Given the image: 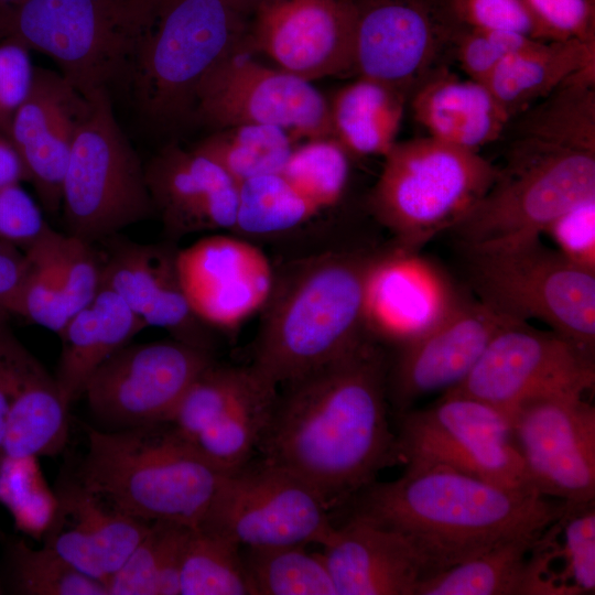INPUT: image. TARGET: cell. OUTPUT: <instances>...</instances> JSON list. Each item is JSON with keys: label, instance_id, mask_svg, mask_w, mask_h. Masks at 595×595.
<instances>
[{"label": "cell", "instance_id": "1", "mask_svg": "<svg viewBox=\"0 0 595 595\" xmlns=\"http://www.w3.org/2000/svg\"><path fill=\"white\" fill-rule=\"evenodd\" d=\"M389 366L380 342L366 333L338 358L285 385L258 446L262 461L300 477L329 509L400 464Z\"/></svg>", "mask_w": 595, "mask_h": 595}, {"label": "cell", "instance_id": "2", "mask_svg": "<svg viewBox=\"0 0 595 595\" xmlns=\"http://www.w3.org/2000/svg\"><path fill=\"white\" fill-rule=\"evenodd\" d=\"M502 167L452 229L465 249L540 238L565 210L595 197V72H580L516 116Z\"/></svg>", "mask_w": 595, "mask_h": 595}, {"label": "cell", "instance_id": "3", "mask_svg": "<svg viewBox=\"0 0 595 595\" xmlns=\"http://www.w3.org/2000/svg\"><path fill=\"white\" fill-rule=\"evenodd\" d=\"M346 504L348 516L403 536L421 558L424 580L508 540L540 536L566 507L444 467H405L399 478L375 480Z\"/></svg>", "mask_w": 595, "mask_h": 595}, {"label": "cell", "instance_id": "4", "mask_svg": "<svg viewBox=\"0 0 595 595\" xmlns=\"http://www.w3.org/2000/svg\"><path fill=\"white\" fill-rule=\"evenodd\" d=\"M391 246L325 250L274 271L251 366L279 387L350 349L367 333L368 277Z\"/></svg>", "mask_w": 595, "mask_h": 595}, {"label": "cell", "instance_id": "5", "mask_svg": "<svg viewBox=\"0 0 595 595\" xmlns=\"http://www.w3.org/2000/svg\"><path fill=\"white\" fill-rule=\"evenodd\" d=\"M86 432L77 480L87 490L147 522L201 526L226 473L172 425Z\"/></svg>", "mask_w": 595, "mask_h": 595}, {"label": "cell", "instance_id": "6", "mask_svg": "<svg viewBox=\"0 0 595 595\" xmlns=\"http://www.w3.org/2000/svg\"><path fill=\"white\" fill-rule=\"evenodd\" d=\"M250 19L230 0H158L128 79L141 116L162 130L193 121L201 79L247 50Z\"/></svg>", "mask_w": 595, "mask_h": 595}, {"label": "cell", "instance_id": "7", "mask_svg": "<svg viewBox=\"0 0 595 595\" xmlns=\"http://www.w3.org/2000/svg\"><path fill=\"white\" fill-rule=\"evenodd\" d=\"M158 0H21L0 10V39L48 55L87 98L129 79Z\"/></svg>", "mask_w": 595, "mask_h": 595}, {"label": "cell", "instance_id": "8", "mask_svg": "<svg viewBox=\"0 0 595 595\" xmlns=\"http://www.w3.org/2000/svg\"><path fill=\"white\" fill-rule=\"evenodd\" d=\"M497 166L478 152L429 136L396 142L383 156L368 206L401 250L416 252L455 227L482 199Z\"/></svg>", "mask_w": 595, "mask_h": 595}, {"label": "cell", "instance_id": "9", "mask_svg": "<svg viewBox=\"0 0 595 595\" xmlns=\"http://www.w3.org/2000/svg\"><path fill=\"white\" fill-rule=\"evenodd\" d=\"M465 250L479 301L516 321H540L594 357L595 270L540 238Z\"/></svg>", "mask_w": 595, "mask_h": 595}, {"label": "cell", "instance_id": "10", "mask_svg": "<svg viewBox=\"0 0 595 595\" xmlns=\"http://www.w3.org/2000/svg\"><path fill=\"white\" fill-rule=\"evenodd\" d=\"M62 187L67 234L96 244L154 214L144 166L115 117L110 93L88 97Z\"/></svg>", "mask_w": 595, "mask_h": 595}, {"label": "cell", "instance_id": "11", "mask_svg": "<svg viewBox=\"0 0 595 595\" xmlns=\"http://www.w3.org/2000/svg\"><path fill=\"white\" fill-rule=\"evenodd\" d=\"M400 463L444 467L521 490H533L510 419L479 400L443 394L425 409L397 413ZM537 493V491H536Z\"/></svg>", "mask_w": 595, "mask_h": 595}, {"label": "cell", "instance_id": "12", "mask_svg": "<svg viewBox=\"0 0 595 595\" xmlns=\"http://www.w3.org/2000/svg\"><path fill=\"white\" fill-rule=\"evenodd\" d=\"M328 510L304 480L262 461L224 475L199 528L246 549L322 545L334 528Z\"/></svg>", "mask_w": 595, "mask_h": 595}, {"label": "cell", "instance_id": "13", "mask_svg": "<svg viewBox=\"0 0 595 595\" xmlns=\"http://www.w3.org/2000/svg\"><path fill=\"white\" fill-rule=\"evenodd\" d=\"M193 121L214 130L268 125L306 140L332 138L328 101L312 82L262 65L246 48L224 56L203 76Z\"/></svg>", "mask_w": 595, "mask_h": 595}, {"label": "cell", "instance_id": "14", "mask_svg": "<svg viewBox=\"0 0 595 595\" xmlns=\"http://www.w3.org/2000/svg\"><path fill=\"white\" fill-rule=\"evenodd\" d=\"M594 382L593 356L551 329L515 321L498 331L469 374L443 394L479 400L511 419L529 400L587 392Z\"/></svg>", "mask_w": 595, "mask_h": 595}, {"label": "cell", "instance_id": "15", "mask_svg": "<svg viewBox=\"0 0 595 595\" xmlns=\"http://www.w3.org/2000/svg\"><path fill=\"white\" fill-rule=\"evenodd\" d=\"M355 68L408 98L428 77L447 67L462 26L448 0H353Z\"/></svg>", "mask_w": 595, "mask_h": 595}, {"label": "cell", "instance_id": "16", "mask_svg": "<svg viewBox=\"0 0 595 595\" xmlns=\"http://www.w3.org/2000/svg\"><path fill=\"white\" fill-rule=\"evenodd\" d=\"M212 351L174 339L128 344L104 361L84 394L91 413L112 430L167 422Z\"/></svg>", "mask_w": 595, "mask_h": 595}, {"label": "cell", "instance_id": "17", "mask_svg": "<svg viewBox=\"0 0 595 595\" xmlns=\"http://www.w3.org/2000/svg\"><path fill=\"white\" fill-rule=\"evenodd\" d=\"M585 393L566 391L529 400L510 419L529 483L543 497L595 500V408Z\"/></svg>", "mask_w": 595, "mask_h": 595}, {"label": "cell", "instance_id": "18", "mask_svg": "<svg viewBox=\"0 0 595 595\" xmlns=\"http://www.w3.org/2000/svg\"><path fill=\"white\" fill-rule=\"evenodd\" d=\"M353 0H271L251 17L246 47L305 80L356 73Z\"/></svg>", "mask_w": 595, "mask_h": 595}, {"label": "cell", "instance_id": "19", "mask_svg": "<svg viewBox=\"0 0 595 595\" xmlns=\"http://www.w3.org/2000/svg\"><path fill=\"white\" fill-rule=\"evenodd\" d=\"M176 268L185 298L207 326L232 329L268 301L274 270L253 244L226 235L178 249Z\"/></svg>", "mask_w": 595, "mask_h": 595}, {"label": "cell", "instance_id": "20", "mask_svg": "<svg viewBox=\"0 0 595 595\" xmlns=\"http://www.w3.org/2000/svg\"><path fill=\"white\" fill-rule=\"evenodd\" d=\"M515 321L479 300L459 299L430 331L399 346L388 371V399L396 412L410 409L424 394L459 383L498 331Z\"/></svg>", "mask_w": 595, "mask_h": 595}, {"label": "cell", "instance_id": "21", "mask_svg": "<svg viewBox=\"0 0 595 595\" xmlns=\"http://www.w3.org/2000/svg\"><path fill=\"white\" fill-rule=\"evenodd\" d=\"M101 286L117 293L147 327L212 351L209 326L192 311L183 292L172 242L141 244L115 235L104 240Z\"/></svg>", "mask_w": 595, "mask_h": 595}, {"label": "cell", "instance_id": "22", "mask_svg": "<svg viewBox=\"0 0 595 595\" xmlns=\"http://www.w3.org/2000/svg\"><path fill=\"white\" fill-rule=\"evenodd\" d=\"M91 101L61 73L35 66L31 91L17 111L11 139L43 207H62L69 153Z\"/></svg>", "mask_w": 595, "mask_h": 595}, {"label": "cell", "instance_id": "23", "mask_svg": "<svg viewBox=\"0 0 595 595\" xmlns=\"http://www.w3.org/2000/svg\"><path fill=\"white\" fill-rule=\"evenodd\" d=\"M144 175L154 213L170 238L235 229L239 184L209 158L172 143L149 161Z\"/></svg>", "mask_w": 595, "mask_h": 595}, {"label": "cell", "instance_id": "24", "mask_svg": "<svg viewBox=\"0 0 595 595\" xmlns=\"http://www.w3.org/2000/svg\"><path fill=\"white\" fill-rule=\"evenodd\" d=\"M458 300L432 263L392 244L367 280L365 329L379 342L402 346L435 326Z\"/></svg>", "mask_w": 595, "mask_h": 595}, {"label": "cell", "instance_id": "25", "mask_svg": "<svg viewBox=\"0 0 595 595\" xmlns=\"http://www.w3.org/2000/svg\"><path fill=\"white\" fill-rule=\"evenodd\" d=\"M56 496L55 515L42 538L44 547L106 586L151 522L119 510L78 480L62 485Z\"/></svg>", "mask_w": 595, "mask_h": 595}, {"label": "cell", "instance_id": "26", "mask_svg": "<svg viewBox=\"0 0 595 595\" xmlns=\"http://www.w3.org/2000/svg\"><path fill=\"white\" fill-rule=\"evenodd\" d=\"M322 547L337 595H415L425 578L403 536L358 517L334 526Z\"/></svg>", "mask_w": 595, "mask_h": 595}, {"label": "cell", "instance_id": "27", "mask_svg": "<svg viewBox=\"0 0 595 595\" xmlns=\"http://www.w3.org/2000/svg\"><path fill=\"white\" fill-rule=\"evenodd\" d=\"M409 102L429 137L475 152L501 138L510 121L485 83L462 78L448 67L420 84Z\"/></svg>", "mask_w": 595, "mask_h": 595}, {"label": "cell", "instance_id": "28", "mask_svg": "<svg viewBox=\"0 0 595 595\" xmlns=\"http://www.w3.org/2000/svg\"><path fill=\"white\" fill-rule=\"evenodd\" d=\"M68 405L54 376L17 339L2 456H53L66 445Z\"/></svg>", "mask_w": 595, "mask_h": 595}, {"label": "cell", "instance_id": "29", "mask_svg": "<svg viewBox=\"0 0 595 595\" xmlns=\"http://www.w3.org/2000/svg\"><path fill=\"white\" fill-rule=\"evenodd\" d=\"M145 327L117 293L101 286L58 335L62 351L54 378L65 403L71 407L83 397L97 368Z\"/></svg>", "mask_w": 595, "mask_h": 595}, {"label": "cell", "instance_id": "30", "mask_svg": "<svg viewBox=\"0 0 595 595\" xmlns=\"http://www.w3.org/2000/svg\"><path fill=\"white\" fill-rule=\"evenodd\" d=\"M591 66L595 41L536 40L501 61L485 84L511 120Z\"/></svg>", "mask_w": 595, "mask_h": 595}, {"label": "cell", "instance_id": "31", "mask_svg": "<svg viewBox=\"0 0 595 595\" xmlns=\"http://www.w3.org/2000/svg\"><path fill=\"white\" fill-rule=\"evenodd\" d=\"M408 101L401 91L359 76L328 101L332 138L350 156L383 158L397 142Z\"/></svg>", "mask_w": 595, "mask_h": 595}, {"label": "cell", "instance_id": "32", "mask_svg": "<svg viewBox=\"0 0 595 595\" xmlns=\"http://www.w3.org/2000/svg\"><path fill=\"white\" fill-rule=\"evenodd\" d=\"M540 536L508 540L433 575L415 595H541L533 554Z\"/></svg>", "mask_w": 595, "mask_h": 595}, {"label": "cell", "instance_id": "33", "mask_svg": "<svg viewBox=\"0 0 595 595\" xmlns=\"http://www.w3.org/2000/svg\"><path fill=\"white\" fill-rule=\"evenodd\" d=\"M242 392L191 443L223 473L247 465L271 418L278 387L257 370Z\"/></svg>", "mask_w": 595, "mask_h": 595}, {"label": "cell", "instance_id": "34", "mask_svg": "<svg viewBox=\"0 0 595 595\" xmlns=\"http://www.w3.org/2000/svg\"><path fill=\"white\" fill-rule=\"evenodd\" d=\"M224 169L238 184L279 173L294 147L284 129L268 125H238L215 130L193 148Z\"/></svg>", "mask_w": 595, "mask_h": 595}, {"label": "cell", "instance_id": "35", "mask_svg": "<svg viewBox=\"0 0 595 595\" xmlns=\"http://www.w3.org/2000/svg\"><path fill=\"white\" fill-rule=\"evenodd\" d=\"M305 547L247 549L242 559L250 595H337L322 552Z\"/></svg>", "mask_w": 595, "mask_h": 595}, {"label": "cell", "instance_id": "36", "mask_svg": "<svg viewBox=\"0 0 595 595\" xmlns=\"http://www.w3.org/2000/svg\"><path fill=\"white\" fill-rule=\"evenodd\" d=\"M321 210L281 172L251 177L239 184L235 231L268 236L293 229Z\"/></svg>", "mask_w": 595, "mask_h": 595}, {"label": "cell", "instance_id": "37", "mask_svg": "<svg viewBox=\"0 0 595 595\" xmlns=\"http://www.w3.org/2000/svg\"><path fill=\"white\" fill-rule=\"evenodd\" d=\"M240 548L221 534L193 528L180 574V595H250Z\"/></svg>", "mask_w": 595, "mask_h": 595}, {"label": "cell", "instance_id": "38", "mask_svg": "<svg viewBox=\"0 0 595 595\" xmlns=\"http://www.w3.org/2000/svg\"><path fill=\"white\" fill-rule=\"evenodd\" d=\"M8 571L18 594L108 595L102 583L80 573L51 549H32L23 540L9 545Z\"/></svg>", "mask_w": 595, "mask_h": 595}, {"label": "cell", "instance_id": "39", "mask_svg": "<svg viewBox=\"0 0 595 595\" xmlns=\"http://www.w3.org/2000/svg\"><path fill=\"white\" fill-rule=\"evenodd\" d=\"M349 158L333 138L310 139L294 147L281 173L323 210L342 199L349 178Z\"/></svg>", "mask_w": 595, "mask_h": 595}, {"label": "cell", "instance_id": "40", "mask_svg": "<svg viewBox=\"0 0 595 595\" xmlns=\"http://www.w3.org/2000/svg\"><path fill=\"white\" fill-rule=\"evenodd\" d=\"M39 457L0 459V502L18 530L42 539L57 508V496L46 484Z\"/></svg>", "mask_w": 595, "mask_h": 595}, {"label": "cell", "instance_id": "41", "mask_svg": "<svg viewBox=\"0 0 595 595\" xmlns=\"http://www.w3.org/2000/svg\"><path fill=\"white\" fill-rule=\"evenodd\" d=\"M42 242L61 279L73 315L101 288L104 253L95 244L51 227L42 236Z\"/></svg>", "mask_w": 595, "mask_h": 595}, {"label": "cell", "instance_id": "42", "mask_svg": "<svg viewBox=\"0 0 595 595\" xmlns=\"http://www.w3.org/2000/svg\"><path fill=\"white\" fill-rule=\"evenodd\" d=\"M24 252L29 260V270L15 315L23 316L58 336L72 316L61 279L42 237Z\"/></svg>", "mask_w": 595, "mask_h": 595}, {"label": "cell", "instance_id": "43", "mask_svg": "<svg viewBox=\"0 0 595 595\" xmlns=\"http://www.w3.org/2000/svg\"><path fill=\"white\" fill-rule=\"evenodd\" d=\"M563 544L556 545L563 559L561 572L565 594H591L595 591V500L566 502L558 519Z\"/></svg>", "mask_w": 595, "mask_h": 595}, {"label": "cell", "instance_id": "44", "mask_svg": "<svg viewBox=\"0 0 595 595\" xmlns=\"http://www.w3.org/2000/svg\"><path fill=\"white\" fill-rule=\"evenodd\" d=\"M536 40L515 32L462 25L455 37L453 58L468 78L485 83L501 61Z\"/></svg>", "mask_w": 595, "mask_h": 595}, {"label": "cell", "instance_id": "45", "mask_svg": "<svg viewBox=\"0 0 595 595\" xmlns=\"http://www.w3.org/2000/svg\"><path fill=\"white\" fill-rule=\"evenodd\" d=\"M456 21L464 26L519 33L548 41L523 0H448Z\"/></svg>", "mask_w": 595, "mask_h": 595}, {"label": "cell", "instance_id": "46", "mask_svg": "<svg viewBox=\"0 0 595 595\" xmlns=\"http://www.w3.org/2000/svg\"><path fill=\"white\" fill-rule=\"evenodd\" d=\"M548 41H595L594 0H523Z\"/></svg>", "mask_w": 595, "mask_h": 595}, {"label": "cell", "instance_id": "47", "mask_svg": "<svg viewBox=\"0 0 595 595\" xmlns=\"http://www.w3.org/2000/svg\"><path fill=\"white\" fill-rule=\"evenodd\" d=\"M30 50L17 40L0 42V131L11 138L14 116L28 98L34 78Z\"/></svg>", "mask_w": 595, "mask_h": 595}, {"label": "cell", "instance_id": "48", "mask_svg": "<svg viewBox=\"0 0 595 595\" xmlns=\"http://www.w3.org/2000/svg\"><path fill=\"white\" fill-rule=\"evenodd\" d=\"M50 228L21 183L0 187V240L29 250Z\"/></svg>", "mask_w": 595, "mask_h": 595}, {"label": "cell", "instance_id": "49", "mask_svg": "<svg viewBox=\"0 0 595 595\" xmlns=\"http://www.w3.org/2000/svg\"><path fill=\"white\" fill-rule=\"evenodd\" d=\"M160 526L148 532L107 582L108 595H158Z\"/></svg>", "mask_w": 595, "mask_h": 595}, {"label": "cell", "instance_id": "50", "mask_svg": "<svg viewBox=\"0 0 595 595\" xmlns=\"http://www.w3.org/2000/svg\"><path fill=\"white\" fill-rule=\"evenodd\" d=\"M545 232L567 259L595 270V197L565 210Z\"/></svg>", "mask_w": 595, "mask_h": 595}, {"label": "cell", "instance_id": "51", "mask_svg": "<svg viewBox=\"0 0 595 595\" xmlns=\"http://www.w3.org/2000/svg\"><path fill=\"white\" fill-rule=\"evenodd\" d=\"M160 526L158 595H180V574L193 528L158 521Z\"/></svg>", "mask_w": 595, "mask_h": 595}, {"label": "cell", "instance_id": "52", "mask_svg": "<svg viewBox=\"0 0 595 595\" xmlns=\"http://www.w3.org/2000/svg\"><path fill=\"white\" fill-rule=\"evenodd\" d=\"M28 270L25 252L0 240V321H8L11 315H15Z\"/></svg>", "mask_w": 595, "mask_h": 595}, {"label": "cell", "instance_id": "53", "mask_svg": "<svg viewBox=\"0 0 595 595\" xmlns=\"http://www.w3.org/2000/svg\"><path fill=\"white\" fill-rule=\"evenodd\" d=\"M8 321H0V459L11 399L12 351L17 337L9 328Z\"/></svg>", "mask_w": 595, "mask_h": 595}, {"label": "cell", "instance_id": "54", "mask_svg": "<svg viewBox=\"0 0 595 595\" xmlns=\"http://www.w3.org/2000/svg\"><path fill=\"white\" fill-rule=\"evenodd\" d=\"M29 182V174L24 162L12 139L0 131V187Z\"/></svg>", "mask_w": 595, "mask_h": 595}, {"label": "cell", "instance_id": "55", "mask_svg": "<svg viewBox=\"0 0 595 595\" xmlns=\"http://www.w3.org/2000/svg\"><path fill=\"white\" fill-rule=\"evenodd\" d=\"M242 13L251 18L263 4L271 0H230Z\"/></svg>", "mask_w": 595, "mask_h": 595}, {"label": "cell", "instance_id": "56", "mask_svg": "<svg viewBox=\"0 0 595 595\" xmlns=\"http://www.w3.org/2000/svg\"><path fill=\"white\" fill-rule=\"evenodd\" d=\"M21 0H0V10L11 8L19 3Z\"/></svg>", "mask_w": 595, "mask_h": 595}]
</instances>
